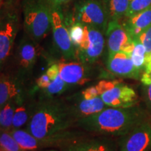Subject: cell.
I'll use <instances>...</instances> for the list:
<instances>
[{"instance_id": "12", "label": "cell", "mask_w": 151, "mask_h": 151, "mask_svg": "<svg viewBox=\"0 0 151 151\" xmlns=\"http://www.w3.org/2000/svg\"><path fill=\"white\" fill-rule=\"evenodd\" d=\"M105 34L109 54L123 51L130 55L134 42L118 20H109Z\"/></svg>"}, {"instance_id": "1", "label": "cell", "mask_w": 151, "mask_h": 151, "mask_svg": "<svg viewBox=\"0 0 151 151\" xmlns=\"http://www.w3.org/2000/svg\"><path fill=\"white\" fill-rule=\"evenodd\" d=\"M37 98L32 116L24 129L40 139L43 150L60 149L84 133L75 128L77 120L65 97Z\"/></svg>"}, {"instance_id": "22", "label": "cell", "mask_w": 151, "mask_h": 151, "mask_svg": "<svg viewBox=\"0 0 151 151\" xmlns=\"http://www.w3.org/2000/svg\"><path fill=\"white\" fill-rule=\"evenodd\" d=\"M134 46L130 53L134 65L139 71L143 73L146 65V49L138 39H134Z\"/></svg>"}, {"instance_id": "17", "label": "cell", "mask_w": 151, "mask_h": 151, "mask_svg": "<svg viewBox=\"0 0 151 151\" xmlns=\"http://www.w3.org/2000/svg\"><path fill=\"white\" fill-rule=\"evenodd\" d=\"M132 40L137 39L151 24V6L122 24Z\"/></svg>"}, {"instance_id": "34", "label": "cell", "mask_w": 151, "mask_h": 151, "mask_svg": "<svg viewBox=\"0 0 151 151\" xmlns=\"http://www.w3.org/2000/svg\"><path fill=\"white\" fill-rule=\"evenodd\" d=\"M4 4V0H0V11L3 9Z\"/></svg>"}, {"instance_id": "2", "label": "cell", "mask_w": 151, "mask_h": 151, "mask_svg": "<svg viewBox=\"0 0 151 151\" xmlns=\"http://www.w3.org/2000/svg\"><path fill=\"white\" fill-rule=\"evenodd\" d=\"M146 120V111L138 105L127 108L108 106L78 120L75 128L90 134L122 137Z\"/></svg>"}, {"instance_id": "16", "label": "cell", "mask_w": 151, "mask_h": 151, "mask_svg": "<svg viewBox=\"0 0 151 151\" xmlns=\"http://www.w3.org/2000/svg\"><path fill=\"white\" fill-rule=\"evenodd\" d=\"M88 133L76 137L61 147L59 151H113L110 141L105 138H90Z\"/></svg>"}, {"instance_id": "24", "label": "cell", "mask_w": 151, "mask_h": 151, "mask_svg": "<svg viewBox=\"0 0 151 151\" xmlns=\"http://www.w3.org/2000/svg\"><path fill=\"white\" fill-rule=\"evenodd\" d=\"M71 42L76 48H77L82 42L84 37V24L81 23H73L67 26Z\"/></svg>"}, {"instance_id": "19", "label": "cell", "mask_w": 151, "mask_h": 151, "mask_svg": "<svg viewBox=\"0 0 151 151\" xmlns=\"http://www.w3.org/2000/svg\"><path fill=\"white\" fill-rule=\"evenodd\" d=\"M73 89L71 86L67 84L58 76L54 81L46 88H37L38 97L41 98H55L62 97L64 94Z\"/></svg>"}, {"instance_id": "36", "label": "cell", "mask_w": 151, "mask_h": 151, "mask_svg": "<svg viewBox=\"0 0 151 151\" xmlns=\"http://www.w3.org/2000/svg\"><path fill=\"white\" fill-rule=\"evenodd\" d=\"M0 151H6V150H4L2 148H1V147H0Z\"/></svg>"}, {"instance_id": "3", "label": "cell", "mask_w": 151, "mask_h": 151, "mask_svg": "<svg viewBox=\"0 0 151 151\" xmlns=\"http://www.w3.org/2000/svg\"><path fill=\"white\" fill-rule=\"evenodd\" d=\"M23 28L35 42L40 43L51 30V14L47 0H23Z\"/></svg>"}, {"instance_id": "18", "label": "cell", "mask_w": 151, "mask_h": 151, "mask_svg": "<svg viewBox=\"0 0 151 151\" xmlns=\"http://www.w3.org/2000/svg\"><path fill=\"white\" fill-rule=\"evenodd\" d=\"M19 146L25 151L41 150L40 139L32 135L25 129H12L9 132Z\"/></svg>"}, {"instance_id": "23", "label": "cell", "mask_w": 151, "mask_h": 151, "mask_svg": "<svg viewBox=\"0 0 151 151\" xmlns=\"http://www.w3.org/2000/svg\"><path fill=\"white\" fill-rule=\"evenodd\" d=\"M0 147L6 151H25L19 146L10 132L0 129Z\"/></svg>"}, {"instance_id": "7", "label": "cell", "mask_w": 151, "mask_h": 151, "mask_svg": "<svg viewBox=\"0 0 151 151\" xmlns=\"http://www.w3.org/2000/svg\"><path fill=\"white\" fill-rule=\"evenodd\" d=\"M50 5L51 14V30L55 48L62 58L67 60H76V49L71 42L65 15L61 6Z\"/></svg>"}, {"instance_id": "38", "label": "cell", "mask_w": 151, "mask_h": 151, "mask_svg": "<svg viewBox=\"0 0 151 151\" xmlns=\"http://www.w3.org/2000/svg\"><path fill=\"white\" fill-rule=\"evenodd\" d=\"M0 111H1V109H0Z\"/></svg>"}, {"instance_id": "15", "label": "cell", "mask_w": 151, "mask_h": 151, "mask_svg": "<svg viewBox=\"0 0 151 151\" xmlns=\"http://www.w3.org/2000/svg\"><path fill=\"white\" fill-rule=\"evenodd\" d=\"M107 69L117 76L133 79L141 78L143 73L134 65L131 55L119 51L109 54L106 62Z\"/></svg>"}, {"instance_id": "29", "label": "cell", "mask_w": 151, "mask_h": 151, "mask_svg": "<svg viewBox=\"0 0 151 151\" xmlns=\"http://www.w3.org/2000/svg\"><path fill=\"white\" fill-rule=\"evenodd\" d=\"M142 94L145 104L151 112V83L148 85H142Z\"/></svg>"}, {"instance_id": "13", "label": "cell", "mask_w": 151, "mask_h": 151, "mask_svg": "<svg viewBox=\"0 0 151 151\" xmlns=\"http://www.w3.org/2000/svg\"><path fill=\"white\" fill-rule=\"evenodd\" d=\"M64 97L77 121L81 118L96 114L108 107L100 96L86 99L81 97L79 92H77Z\"/></svg>"}, {"instance_id": "10", "label": "cell", "mask_w": 151, "mask_h": 151, "mask_svg": "<svg viewBox=\"0 0 151 151\" xmlns=\"http://www.w3.org/2000/svg\"><path fill=\"white\" fill-rule=\"evenodd\" d=\"M151 149V122H141L121 137L120 151H149Z\"/></svg>"}, {"instance_id": "32", "label": "cell", "mask_w": 151, "mask_h": 151, "mask_svg": "<svg viewBox=\"0 0 151 151\" xmlns=\"http://www.w3.org/2000/svg\"><path fill=\"white\" fill-rule=\"evenodd\" d=\"M71 1H73V0H47V1L50 4L55 6H61L63 4L70 2Z\"/></svg>"}, {"instance_id": "35", "label": "cell", "mask_w": 151, "mask_h": 151, "mask_svg": "<svg viewBox=\"0 0 151 151\" xmlns=\"http://www.w3.org/2000/svg\"><path fill=\"white\" fill-rule=\"evenodd\" d=\"M39 151H59L57 150H54V149H46V150H39Z\"/></svg>"}, {"instance_id": "37", "label": "cell", "mask_w": 151, "mask_h": 151, "mask_svg": "<svg viewBox=\"0 0 151 151\" xmlns=\"http://www.w3.org/2000/svg\"><path fill=\"white\" fill-rule=\"evenodd\" d=\"M1 11H0V13H1Z\"/></svg>"}, {"instance_id": "21", "label": "cell", "mask_w": 151, "mask_h": 151, "mask_svg": "<svg viewBox=\"0 0 151 151\" xmlns=\"http://www.w3.org/2000/svg\"><path fill=\"white\" fill-rule=\"evenodd\" d=\"M17 101L16 99H14L11 100L0 109V129L6 132L11 131Z\"/></svg>"}, {"instance_id": "4", "label": "cell", "mask_w": 151, "mask_h": 151, "mask_svg": "<svg viewBox=\"0 0 151 151\" xmlns=\"http://www.w3.org/2000/svg\"><path fill=\"white\" fill-rule=\"evenodd\" d=\"M65 15V14H64ZM67 26L73 23L89 25L106 32L109 18L104 2L99 0H81L65 15Z\"/></svg>"}, {"instance_id": "8", "label": "cell", "mask_w": 151, "mask_h": 151, "mask_svg": "<svg viewBox=\"0 0 151 151\" xmlns=\"http://www.w3.org/2000/svg\"><path fill=\"white\" fill-rule=\"evenodd\" d=\"M84 30L83 39L76 48V60L93 65L103 53L105 45L104 33L89 25H84Z\"/></svg>"}, {"instance_id": "30", "label": "cell", "mask_w": 151, "mask_h": 151, "mask_svg": "<svg viewBox=\"0 0 151 151\" xmlns=\"http://www.w3.org/2000/svg\"><path fill=\"white\" fill-rule=\"evenodd\" d=\"M51 80L46 73L41 74L35 81V86L38 88H46L51 83Z\"/></svg>"}, {"instance_id": "25", "label": "cell", "mask_w": 151, "mask_h": 151, "mask_svg": "<svg viewBox=\"0 0 151 151\" xmlns=\"http://www.w3.org/2000/svg\"><path fill=\"white\" fill-rule=\"evenodd\" d=\"M151 6V0H131L126 13V18L134 16Z\"/></svg>"}, {"instance_id": "20", "label": "cell", "mask_w": 151, "mask_h": 151, "mask_svg": "<svg viewBox=\"0 0 151 151\" xmlns=\"http://www.w3.org/2000/svg\"><path fill=\"white\" fill-rule=\"evenodd\" d=\"M131 0H104V4L108 13L109 20H120L125 16Z\"/></svg>"}, {"instance_id": "33", "label": "cell", "mask_w": 151, "mask_h": 151, "mask_svg": "<svg viewBox=\"0 0 151 151\" xmlns=\"http://www.w3.org/2000/svg\"><path fill=\"white\" fill-rule=\"evenodd\" d=\"M144 73H151V56L148 61L146 62V69H145Z\"/></svg>"}, {"instance_id": "11", "label": "cell", "mask_w": 151, "mask_h": 151, "mask_svg": "<svg viewBox=\"0 0 151 151\" xmlns=\"http://www.w3.org/2000/svg\"><path fill=\"white\" fill-rule=\"evenodd\" d=\"M33 86V83H28L11 71L3 70L0 72V109Z\"/></svg>"}, {"instance_id": "5", "label": "cell", "mask_w": 151, "mask_h": 151, "mask_svg": "<svg viewBox=\"0 0 151 151\" xmlns=\"http://www.w3.org/2000/svg\"><path fill=\"white\" fill-rule=\"evenodd\" d=\"M40 51L39 43L24 32L16 48L14 62L10 67L4 69L15 73L28 83H33L34 69Z\"/></svg>"}, {"instance_id": "27", "label": "cell", "mask_w": 151, "mask_h": 151, "mask_svg": "<svg viewBox=\"0 0 151 151\" xmlns=\"http://www.w3.org/2000/svg\"><path fill=\"white\" fill-rule=\"evenodd\" d=\"M121 81L118 80H101L95 85L99 96L104 92L112 89L115 86L120 83Z\"/></svg>"}, {"instance_id": "14", "label": "cell", "mask_w": 151, "mask_h": 151, "mask_svg": "<svg viewBox=\"0 0 151 151\" xmlns=\"http://www.w3.org/2000/svg\"><path fill=\"white\" fill-rule=\"evenodd\" d=\"M107 106L127 108L138 105L139 97L132 87L120 82L100 95Z\"/></svg>"}, {"instance_id": "31", "label": "cell", "mask_w": 151, "mask_h": 151, "mask_svg": "<svg viewBox=\"0 0 151 151\" xmlns=\"http://www.w3.org/2000/svg\"><path fill=\"white\" fill-rule=\"evenodd\" d=\"M59 67L56 62H52L46 69V73L51 81H54L59 76Z\"/></svg>"}, {"instance_id": "26", "label": "cell", "mask_w": 151, "mask_h": 151, "mask_svg": "<svg viewBox=\"0 0 151 151\" xmlns=\"http://www.w3.org/2000/svg\"><path fill=\"white\" fill-rule=\"evenodd\" d=\"M143 43L146 49V62L151 56V24L137 39Z\"/></svg>"}, {"instance_id": "39", "label": "cell", "mask_w": 151, "mask_h": 151, "mask_svg": "<svg viewBox=\"0 0 151 151\" xmlns=\"http://www.w3.org/2000/svg\"><path fill=\"white\" fill-rule=\"evenodd\" d=\"M150 122H151V121H150Z\"/></svg>"}, {"instance_id": "28", "label": "cell", "mask_w": 151, "mask_h": 151, "mask_svg": "<svg viewBox=\"0 0 151 151\" xmlns=\"http://www.w3.org/2000/svg\"><path fill=\"white\" fill-rule=\"evenodd\" d=\"M79 94H81V97L86 99H93L94 97L99 96L95 86H92L85 88L84 90H82L79 92Z\"/></svg>"}, {"instance_id": "9", "label": "cell", "mask_w": 151, "mask_h": 151, "mask_svg": "<svg viewBox=\"0 0 151 151\" xmlns=\"http://www.w3.org/2000/svg\"><path fill=\"white\" fill-rule=\"evenodd\" d=\"M52 62H56L58 65L60 78L73 88L85 86L92 80L94 75L92 65L78 60H67L62 58L52 60Z\"/></svg>"}, {"instance_id": "6", "label": "cell", "mask_w": 151, "mask_h": 151, "mask_svg": "<svg viewBox=\"0 0 151 151\" xmlns=\"http://www.w3.org/2000/svg\"><path fill=\"white\" fill-rule=\"evenodd\" d=\"M20 29V19L16 11L3 7L0 13V72L6 67Z\"/></svg>"}]
</instances>
